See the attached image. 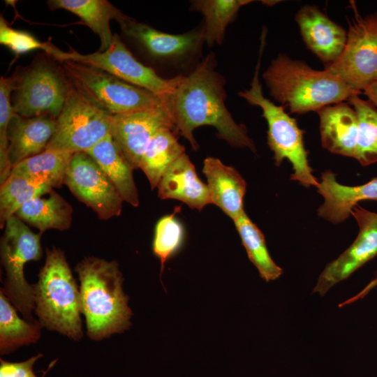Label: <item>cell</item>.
<instances>
[{"instance_id":"1","label":"cell","mask_w":377,"mask_h":377,"mask_svg":"<svg viewBox=\"0 0 377 377\" xmlns=\"http://www.w3.org/2000/svg\"><path fill=\"white\" fill-rule=\"evenodd\" d=\"M214 52L200 60L186 75H182L173 92L166 98L165 107L175 131L198 150L193 131L202 126L214 127L216 135L234 147L256 151L254 142L244 124L235 122L226 106L227 94L224 77L216 71Z\"/></svg>"},{"instance_id":"2","label":"cell","mask_w":377,"mask_h":377,"mask_svg":"<svg viewBox=\"0 0 377 377\" xmlns=\"http://www.w3.org/2000/svg\"><path fill=\"white\" fill-rule=\"evenodd\" d=\"M75 270L80 282L81 313L85 318L87 336L101 341L128 330L132 311L123 290L124 278L117 262L87 256Z\"/></svg>"},{"instance_id":"3","label":"cell","mask_w":377,"mask_h":377,"mask_svg":"<svg viewBox=\"0 0 377 377\" xmlns=\"http://www.w3.org/2000/svg\"><path fill=\"white\" fill-rule=\"evenodd\" d=\"M263 79L272 98L291 113L317 112L361 94L327 69L315 70L284 54L272 60Z\"/></svg>"},{"instance_id":"4","label":"cell","mask_w":377,"mask_h":377,"mask_svg":"<svg viewBox=\"0 0 377 377\" xmlns=\"http://www.w3.org/2000/svg\"><path fill=\"white\" fill-rule=\"evenodd\" d=\"M46 257L34 286V311L43 327L79 341L83 337L80 293L65 254L46 249Z\"/></svg>"},{"instance_id":"5","label":"cell","mask_w":377,"mask_h":377,"mask_svg":"<svg viewBox=\"0 0 377 377\" xmlns=\"http://www.w3.org/2000/svg\"><path fill=\"white\" fill-rule=\"evenodd\" d=\"M267 32L260 36V46L258 62L249 89L238 92V95L249 104L259 107L265 119L267 129V145L274 154L275 164L279 166L283 160H288L292 165L293 173L290 179L299 182L306 187L318 186L319 182L312 174L309 166L308 152L305 149L303 133L296 120L278 105L266 98L259 80V72L262 56L266 43Z\"/></svg>"},{"instance_id":"6","label":"cell","mask_w":377,"mask_h":377,"mask_svg":"<svg viewBox=\"0 0 377 377\" xmlns=\"http://www.w3.org/2000/svg\"><path fill=\"white\" fill-rule=\"evenodd\" d=\"M69 82L90 101L111 115L158 109L165 101L149 91L126 82L98 68L61 61Z\"/></svg>"},{"instance_id":"7","label":"cell","mask_w":377,"mask_h":377,"mask_svg":"<svg viewBox=\"0 0 377 377\" xmlns=\"http://www.w3.org/2000/svg\"><path fill=\"white\" fill-rule=\"evenodd\" d=\"M41 234L33 232L15 214L6 222L0 242L1 260L6 274L1 290L24 319L31 323L36 321L32 315L34 290L25 279L24 267L28 262L38 261L43 256Z\"/></svg>"},{"instance_id":"8","label":"cell","mask_w":377,"mask_h":377,"mask_svg":"<svg viewBox=\"0 0 377 377\" xmlns=\"http://www.w3.org/2000/svg\"><path fill=\"white\" fill-rule=\"evenodd\" d=\"M60 61H73L101 69L120 80L147 89L165 101L179 84L182 75L166 79L154 69L140 62L114 34L112 45L100 52L81 54L70 48L63 52L54 45L47 53Z\"/></svg>"},{"instance_id":"9","label":"cell","mask_w":377,"mask_h":377,"mask_svg":"<svg viewBox=\"0 0 377 377\" xmlns=\"http://www.w3.org/2000/svg\"><path fill=\"white\" fill-rule=\"evenodd\" d=\"M111 117L70 82L55 133L46 149L87 152L111 135Z\"/></svg>"},{"instance_id":"10","label":"cell","mask_w":377,"mask_h":377,"mask_svg":"<svg viewBox=\"0 0 377 377\" xmlns=\"http://www.w3.org/2000/svg\"><path fill=\"white\" fill-rule=\"evenodd\" d=\"M14 77L15 112L24 118L49 116L57 119L66 103L70 82L63 71L41 61Z\"/></svg>"},{"instance_id":"11","label":"cell","mask_w":377,"mask_h":377,"mask_svg":"<svg viewBox=\"0 0 377 377\" xmlns=\"http://www.w3.org/2000/svg\"><path fill=\"white\" fill-rule=\"evenodd\" d=\"M325 69L360 93L377 81V13L355 15L342 54Z\"/></svg>"},{"instance_id":"12","label":"cell","mask_w":377,"mask_h":377,"mask_svg":"<svg viewBox=\"0 0 377 377\" xmlns=\"http://www.w3.org/2000/svg\"><path fill=\"white\" fill-rule=\"evenodd\" d=\"M64 184L102 220L121 214L124 200L99 165L86 152L73 154Z\"/></svg>"},{"instance_id":"13","label":"cell","mask_w":377,"mask_h":377,"mask_svg":"<svg viewBox=\"0 0 377 377\" xmlns=\"http://www.w3.org/2000/svg\"><path fill=\"white\" fill-rule=\"evenodd\" d=\"M350 214L358 224V235L343 253L327 265L313 289V293L325 295L332 286L346 279L377 255V213L356 205Z\"/></svg>"},{"instance_id":"14","label":"cell","mask_w":377,"mask_h":377,"mask_svg":"<svg viewBox=\"0 0 377 377\" xmlns=\"http://www.w3.org/2000/svg\"><path fill=\"white\" fill-rule=\"evenodd\" d=\"M123 33L138 42L151 56L170 62H186L201 53L203 24L180 34H172L138 22L129 17L121 22Z\"/></svg>"},{"instance_id":"15","label":"cell","mask_w":377,"mask_h":377,"mask_svg":"<svg viewBox=\"0 0 377 377\" xmlns=\"http://www.w3.org/2000/svg\"><path fill=\"white\" fill-rule=\"evenodd\" d=\"M163 127H171L175 130L165 105L158 109L112 115L111 117V135L133 170L140 168L149 142Z\"/></svg>"},{"instance_id":"16","label":"cell","mask_w":377,"mask_h":377,"mask_svg":"<svg viewBox=\"0 0 377 377\" xmlns=\"http://www.w3.org/2000/svg\"><path fill=\"white\" fill-rule=\"evenodd\" d=\"M302 39L325 67L334 63L342 54L347 31L331 20L315 6L302 7L295 15Z\"/></svg>"},{"instance_id":"17","label":"cell","mask_w":377,"mask_h":377,"mask_svg":"<svg viewBox=\"0 0 377 377\" xmlns=\"http://www.w3.org/2000/svg\"><path fill=\"white\" fill-rule=\"evenodd\" d=\"M324 198L318 209V214L332 223L346 220L360 201L377 200V177L359 186H346L339 184L336 175L331 170L322 173L321 181L316 187Z\"/></svg>"},{"instance_id":"18","label":"cell","mask_w":377,"mask_h":377,"mask_svg":"<svg viewBox=\"0 0 377 377\" xmlns=\"http://www.w3.org/2000/svg\"><path fill=\"white\" fill-rule=\"evenodd\" d=\"M56 129V118L49 116L24 118L15 114L7 131L8 158L12 168L44 151Z\"/></svg>"},{"instance_id":"19","label":"cell","mask_w":377,"mask_h":377,"mask_svg":"<svg viewBox=\"0 0 377 377\" xmlns=\"http://www.w3.org/2000/svg\"><path fill=\"white\" fill-rule=\"evenodd\" d=\"M202 172L207 178L211 204L233 221L245 212L243 199L246 184L235 168L209 156L204 160Z\"/></svg>"},{"instance_id":"20","label":"cell","mask_w":377,"mask_h":377,"mask_svg":"<svg viewBox=\"0 0 377 377\" xmlns=\"http://www.w3.org/2000/svg\"><path fill=\"white\" fill-rule=\"evenodd\" d=\"M322 146L331 153L355 158L357 117L353 108L341 102L317 111Z\"/></svg>"},{"instance_id":"21","label":"cell","mask_w":377,"mask_h":377,"mask_svg":"<svg viewBox=\"0 0 377 377\" xmlns=\"http://www.w3.org/2000/svg\"><path fill=\"white\" fill-rule=\"evenodd\" d=\"M157 188L161 199L178 200L199 211L211 203L207 186L198 178L186 153L169 166Z\"/></svg>"},{"instance_id":"22","label":"cell","mask_w":377,"mask_h":377,"mask_svg":"<svg viewBox=\"0 0 377 377\" xmlns=\"http://www.w3.org/2000/svg\"><path fill=\"white\" fill-rule=\"evenodd\" d=\"M47 5L51 9L66 10L78 16L101 40L102 52L109 48L114 40L110 22L118 23L128 17L106 0H50Z\"/></svg>"},{"instance_id":"23","label":"cell","mask_w":377,"mask_h":377,"mask_svg":"<svg viewBox=\"0 0 377 377\" xmlns=\"http://www.w3.org/2000/svg\"><path fill=\"white\" fill-rule=\"evenodd\" d=\"M115 187L122 200L133 207L139 205L133 169L124 158L111 135L88 150Z\"/></svg>"},{"instance_id":"24","label":"cell","mask_w":377,"mask_h":377,"mask_svg":"<svg viewBox=\"0 0 377 377\" xmlns=\"http://www.w3.org/2000/svg\"><path fill=\"white\" fill-rule=\"evenodd\" d=\"M71 205L54 191L47 198H36L23 205L15 215L40 232L50 229L65 230L72 221Z\"/></svg>"},{"instance_id":"25","label":"cell","mask_w":377,"mask_h":377,"mask_svg":"<svg viewBox=\"0 0 377 377\" xmlns=\"http://www.w3.org/2000/svg\"><path fill=\"white\" fill-rule=\"evenodd\" d=\"M177 134L171 127L161 128L143 154L140 168L147 177L151 189L158 187L169 166L185 153V147L178 142Z\"/></svg>"},{"instance_id":"26","label":"cell","mask_w":377,"mask_h":377,"mask_svg":"<svg viewBox=\"0 0 377 377\" xmlns=\"http://www.w3.org/2000/svg\"><path fill=\"white\" fill-rule=\"evenodd\" d=\"M73 153L45 149L13 165L10 174L24 177L36 183L60 188L64 182Z\"/></svg>"},{"instance_id":"27","label":"cell","mask_w":377,"mask_h":377,"mask_svg":"<svg viewBox=\"0 0 377 377\" xmlns=\"http://www.w3.org/2000/svg\"><path fill=\"white\" fill-rule=\"evenodd\" d=\"M43 327L38 320L31 323L20 318L17 309L0 291V353L8 354L18 348L35 343Z\"/></svg>"},{"instance_id":"28","label":"cell","mask_w":377,"mask_h":377,"mask_svg":"<svg viewBox=\"0 0 377 377\" xmlns=\"http://www.w3.org/2000/svg\"><path fill=\"white\" fill-rule=\"evenodd\" d=\"M251 0H194L190 10L202 13L204 17L205 43L209 47L221 45L227 27L236 18L241 7Z\"/></svg>"},{"instance_id":"29","label":"cell","mask_w":377,"mask_h":377,"mask_svg":"<svg viewBox=\"0 0 377 377\" xmlns=\"http://www.w3.org/2000/svg\"><path fill=\"white\" fill-rule=\"evenodd\" d=\"M233 221L248 257L257 268L260 277L267 282L278 279L283 270L272 259L260 230L246 212Z\"/></svg>"},{"instance_id":"30","label":"cell","mask_w":377,"mask_h":377,"mask_svg":"<svg viewBox=\"0 0 377 377\" xmlns=\"http://www.w3.org/2000/svg\"><path fill=\"white\" fill-rule=\"evenodd\" d=\"M348 103L357 117V137L355 158L362 166L377 162V108L369 100L359 95L351 96Z\"/></svg>"},{"instance_id":"31","label":"cell","mask_w":377,"mask_h":377,"mask_svg":"<svg viewBox=\"0 0 377 377\" xmlns=\"http://www.w3.org/2000/svg\"><path fill=\"white\" fill-rule=\"evenodd\" d=\"M52 188L46 184L36 183L29 179L10 174L0 186V227L23 205L31 200L50 193Z\"/></svg>"},{"instance_id":"32","label":"cell","mask_w":377,"mask_h":377,"mask_svg":"<svg viewBox=\"0 0 377 377\" xmlns=\"http://www.w3.org/2000/svg\"><path fill=\"white\" fill-rule=\"evenodd\" d=\"M180 212V207H176L172 214L161 218L155 227L152 249L161 262L160 276L168 260L173 256L183 244L184 227L176 217Z\"/></svg>"},{"instance_id":"33","label":"cell","mask_w":377,"mask_h":377,"mask_svg":"<svg viewBox=\"0 0 377 377\" xmlns=\"http://www.w3.org/2000/svg\"><path fill=\"white\" fill-rule=\"evenodd\" d=\"M14 88V77H1L0 79V184L10 176L12 165L8 158L7 131L11 119L16 114L11 103Z\"/></svg>"},{"instance_id":"34","label":"cell","mask_w":377,"mask_h":377,"mask_svg":"<svg viewBox=\"0 0 377 377\" xmlns=\"http://www.w3.org/2000/svg\"><path fill=\"white\" fill-rule=\"evenodd\" d=\"M0 43L9 48L16 55L35 50H43L47 53L52 44L42 43L31 34L10 27L2 15L0 16Z\"/></svg>"},{"instance_id":"35","label":"cell","mask_w":377,"mask_h":377,"mask_svg":"<svg viewBox=\"0 0 377 377\" xmlns=\"http://www.w3.org/2000/svg\"><path fill=\"white\" fill-rule=\"evenodd\" d=\"M43 355L38 354L20 362H10L1 359L0 371L8 377H38L33 371V366Z\"/></svg>"},{"instance_id":"36","label":"cell","mask_w":377,"mask_h":377,"mask_svg":"<svg viewBox=\"0 0 377 377\" xmlns=\"http://www.w3.org/2000/svg\"><path fill=\"white\" fill-rule=\"evenodd\" d=\"M362 93L377 108V81L369 85Z\"/></svg>"},{"instance_id":"37","label":"cell","mask_w":377,"mask_h":377,"mask_svg":"<svg viewBox=\"0 0 377 377\" xmlns=\"http://www.w3.org/2000/svg\"><path fill=\"white\" fill-rule=\"evenodd\" d=\"M377 286V278L372 280L360 293H359L357 295L353 297V298L347 300L346 302H344L341 304H340V306H343L345 304L351 303L354 301H356L357 300L360 298H362L364 296H365L371 290H372L374 288Z\"/></svg>"},{"instance_id":"38","label":"cell","mask_w":377,"mask_h":377,"mask_svg":"<svg viewBox=\"0 0 377 377\" xmlns=\"http://www.w3.org/2000/svg\"><path fill=\"white\" fill-rule=\"evenodd\" d=\"M262 2L263 3L267 4V5L272 6V5H274V3H276L279 1H262Z\"/></svg>"}]
</instances>
